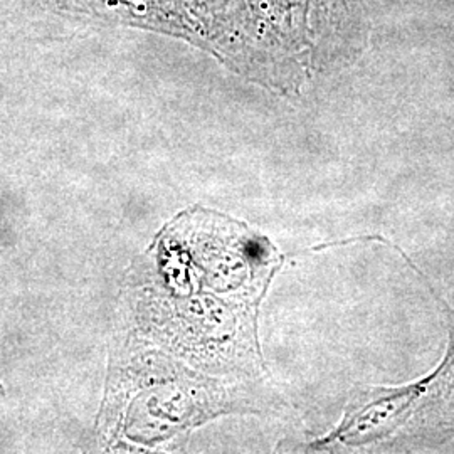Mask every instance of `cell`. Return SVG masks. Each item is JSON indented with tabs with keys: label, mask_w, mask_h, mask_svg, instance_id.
Instances as JSON below:
<instances>
[{
	"label": "cell",
	"mask_w": 454,
	"mask_h": 454,
	"mask_svg": "<svg viewBox=\"0 0 454 454\" xmlns=\"http://www.w3.org/2000/svg\"><path fill=\"white\" fill-rule=\"evenodd\" d=\"M454 438V313L448 354L436 372L403 387L360 389L320 446L411 451Z\"/></svg>",
	"instance_id": "cell-1"
}]
</instances>
